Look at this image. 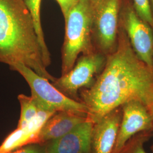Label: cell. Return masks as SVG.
Listing matches in <instances>:
<instances>
[{
    "mask_svg": "<svg viewBox=\"0 0 153 153\" xmlns=\"http://www.w3.org/2000/svg\"><path fill=\"white\" fill-rule=\"evenodd\" d=\"M124 26L138 57L153 69V30L131 7L124 14Z\"/></svg>",
    "mask_w": 153,
    "mask_h": 153,
    "instance_id": "ba28073f",
    "label": "cell"
},
{
    "mask_svg": "<svg viewBox=\"0 0 153 153\" xmlns=\"http://www.w3.org/2000/svg\"><path fill=\"white\" fill-rule=\"evenodd\" d=\"M88 119L87 116L71 112H57L44 123L33 143L44 144L52 141Z\"/></svg>",
    "mask_w": 153,
    "mask_h": 153,
    "instance_id": "7c38bea8",
    "label": "cell"
},
{
    "mask_svg": "<svg viewBox=\"0 0 153 153\" xmlns=\"http://www.w3.org/2000/svg\"><path fill=\"white\" fill-rule=\"evenodd\" d=\"M92 1V40L94 37L98 52L111 54L116 41L120 0Z\"/></svg>",
    "mask_w": 153,
    "mask_h": 153,
    "instance_id": "8992f818",
    "label": "cell"
},
{
    "mask_svg": "<svg viewBox=\"0 0 153 153\" xmlns=\"http://www.w3.org/2000/svg\"><path fill=\"white\" fill-rule=\"evenodd\" d=\"M93 125L88 119L65 135L47 143V153H90Z\"/></svg>",
    "mask_w": 153,
    "mask_h": 153,
    "instance_id": "30bf717a",
    "label": "cell"
},
{
    "mask_svg": "<svg viewBox=\"0 0 153 153\" xmlns=\"http://www.w3.org/2000/svg\"><path fill=\"white\" fill-rule=\"evenodd\" d=\"M60 6L61 10L65 20L71 9L76 5L79 0H56Z\"/></svg>",
    "mask_w": 153,
    "mask_h": 153,
    "instance_id": "ac0fdd59",
    "label": "cell"
},
{
    "mask_svg": "<svg viewBox=\"0 0 153 153\" xmlns=\"http://www.w3.org/2000/svg\"><path fill=\"white\" fill-rule=\"evenodd\" d=\"M122 117L112 153H119L131 137L141 131H152V118L148 107L138 100L121 106Z\"/></svg>",
    "mask_w": 153,
    "mask_h": 153,
    "instance_id": "52a82bcc",
    "label": "cell"
},
{
    "mask_svg": "<svg viewBox=\"0 0 153 153\" xmlns=\"http://www.w3.org/2000/svg\"><path fill=\"white\" fill-rule=\"evenodd\" d=\"M18 99L21 105V116L17 128H23L27 125L37 115L39 106L32 97L19 94Z\"/></svg>",
    "mask_w": 153,
    "mask_h": 153,
    "instance_id": "5bb4252c",
    "label": "cell"
},
{
    "mask_svg": "<svg viewBox=\"0 0 153 153\" xmlns=\"http://www.w3.org/2000/svg\"><path fill=\"white\" fill-rule=\"evenodd\" d=\"M11 70L18 72L25 78L31 88L32 98L42 107L56 112L68 111L88 117V109L85 104L68 97L49 80L27 66L18 64Z\"/></svg>",
    "mask_w": 153,
    "mask_h": 153,
    "instance_id": "277c9868",
    "label": "cell"
},
{
    "mask_svg": "<svg viewBox=\"0 0 153 153\" xmlns=\"http://www.w3.org/2000/svg\"><path fill=\"white\" fill-rule=\"evenodd\" d=\"M47 143L29 144L9 153H47Z\"/></svg>",
    "mask_w": 153,
    "mask_h": 153,
    "instance_id": "e0dca14e",
    "label": "cell"
},
{
    "mask_svg": "<svg viewBox=\"0 0 153 153\" xmlns=\"http://www.w3.org/2000/svg\"><path fill=\"white\" fill-rule=\"evenodd\" d=\"M152 70L126 40L120 41L93 85L79 91V102L88 108V119L95 123L131 100L140 101L149 108L153 104Z\"/></svg>",
    "mask_w": 153,
    "mask_h": 153,
    "instance_id": "6da1fadb",
    "label": "cell"
},
{
    "mask_svg": "<svg viewBox=\"0 0 153 153\" xmlns=\"http://www.w3.org/2000/svg\"><path fill=\"white\" fill-rule=\"evenodd\" d=\"M122 117L121 107L94 123L90 153H112Z\"/></svg>",
    "mask_w": 153,
    "mask_h": 153,
    "instance_id": "9c48e42d",
    "label": "cell"
},
{
    "mask_svg": "<svg viewBox=\"0 0 153 153\" xmlns=\"http://www.w3.org/2000/svg\"><path fill=\"white\" fill-rule=\"evenodd\" d=\"M149 111L150 112V114L152 116V123H153V126H152V134H153V104L152 105H151L149 108ZM152 150L153 151V145L152 146Z\"/></svg>",
    "mask_w": 153,
    "mask_h": 153,
    "instance_id": "d6986e66",
    "label": "cell"
},
{
    "mask_svg": "<svg viewBox=\"0 0 153 153\" xmlns=\"http://www.w3.org/2000/svg\"><path fill=\"white\" fill-rule=\"evenodd\" d=\"M152 4H153V0H152Z\"/></svg>",
    "mask_w": 153,
    "mask_h": 153,
    "instance_id": "ffe728a7",
    "label": "cell"
},
{
    "mask_svg": "<svg viewBox=\"0 0 153 153\" xmlns=\"http://www.w3.org/2000/svg\"><path fill=\"white\" fill-rule=\"evenodd\" d=\"M37 104L39 106L37 115L27 125L17 128L6 138L0 146V153H10L27 145L33 144L44 123L57 112L44 108L38 103Z\"/></svg>",
    "mask_w": 153,
    "mask_h": 153,
    "instance_id": "8fae6325",
    "label": "cell"
},
{
    "mask_svg": "<svg viewBox=\"0 0 153 153\" xmlns=\"http://www.w3.org/2000/svg\"><path fill=\"white\" fill-rule=\"evenodd\" d=\"M93 3L79 0L69 12L65 22V33L61 49V75L70 71L81 53L94 52L92 44Z\"/></svg>",
    "mask_w": 153,
    "mask_h": 153,
    "instance_id": "3957f363",
    "label": "cell"
},
{
    "mask_svg": "<svg viewBox=\"0 0 153 153\" xmlns=\"http://www.w3.org/2000/svg\"><path fill=\"white\" fill-rule=\"evenodd\" d=\"M106 60L104 54L96 51L82 55L71 70L60 78H55L52 85L68 97L79 102L78 92L93 85L95 77L102 71Z\"/></svg>",
    "mask_w": 153,
    "mask_h": 153,
    "instance_id": "5b68a950",
    "label": "cell"
},
{
    "mask_svg": "<svg viewBox=\"0 0 153 153\" xmlns=\"http://www.w3.org/2000/svg\"><path fill=\"white\" fill-rule=\"evenodd\" d=\"M42 1V0H24L33 17L36 32L37 33L39 41L43 51L44 65L47 68L50 65L51 60L49 50L45 42L43 30L41 23L40 8Z\"/></svg>",
    "mask_w": 153,
    "mask_h": 153,
    "instance_id": "4fadbf2b",
    "label": "cell"
},
{
    "mask_svg": "<svg viewBox=\"0 0 153 153\" xmlns=\"http://www.w3.org/2000/svg\"><path fill=\"white\" fill-rule=\"evenodd\" d=\"M137 15L153 30V16L149 0H133Z\"/></svg>",
    "mask_w": 153,
    "mask_h": 153,
    "instance_id": "2e32d148",
    "label": "cell"
},
{
    "mask_svg": "<svg viewBox=\"0 0 153 153\" xmlns=\"http://www.w3.org/2000/svg\"><path fill=\"white\" fill-rule=\"evenodd\" d=\"M0 62L22 64L49 81L33 17L24 0H0Z\"/></svg>",
    "mask_w": 153,
    "mask_h": 153,
    "instance_id": "7a4b0ae2",
    "label": "cell"
},
{
    "mask_svg": "<svg viewBox=\"0 0 153 153\" xmlns=\"http://www.w3.org/2000/svg\"><path fill=\"white\" fill-rule=\"evenodd\" d=\"M152 135V131L140 132L126 142L119 153H147L143 148Z\"/></svg>",
    "mask_w": 153,
    "mask_h": 153,
    "instance_id": "9a60e30c",
    "label": "cell"
}]
</instances>
